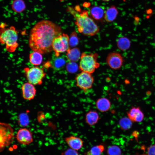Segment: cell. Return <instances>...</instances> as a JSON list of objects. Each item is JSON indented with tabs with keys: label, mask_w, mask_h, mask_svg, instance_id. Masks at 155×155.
<instances>
[{
	"label": "cell",
	"mask_w": 155,
	"mask_h": 155,
	"mask_svg": "<svg viewBox=\"0 0 155 155\" xmlns=\"http://www.w3.org/2000/svg\"><path fill=\"white\" fill-rule=\"evenodd\" d=\"M62 33L61 27L47 20L40 21L31 29L29 38V47L33 51L42 54L50 52L54 38Z\"/></svg>",
	"instance_id": "1"
},
{
	"label": "cell",
	"mask_w": 155,
	"mask_h": 155,
	"mask_svg": "<svg viewBox=\"0 0 155 155\" xmlns=\"http://www.w3.org/2000/svg\"><path fill=\"white\" fill-rule=\"evenodd\" d=\"M76 9L69 7L68 11L75 18V24L79 32L86 36H92L97 34L99 28L94 20L90 17L86 10L81 11L79 7Z\"/></svg>",
	"instance_id": "2"
},
{
	"label": "cell",
	"mask_w": 155,
	"mask_h": 155,
	"mask_svg": "<svg viewBox=\"0 0 155 155\" xmlns=\"http://www.w3.org/2000/svg\"><path fill=\"white\" fill-rule=\"evenodd\" d=\"M7 26L5 23L0 24V43L5 45L7 51L12 53L15 51L19 45L18 32L13 26Z\"/></svg>",
	"instance_id": "3"
},
{
	"label": "cell",
	"mask_w": 155,
	"mask_h": 155,
	"mask_svg": "<svg viewBox=\"0 0 155 155\" xmlns=\"http://www.w3.org/2000/svg\"><path fill=\"white\" fill-rule=\"evenodd\" d=\"M98 55L96 53H82L80 59L79 67L81 71L92 74L100 66L98 61Z\"/></svg>",
	"instance_id": "4"
},
{
	"label": "cell",
	"mask_w": 155,
	"mask_h": 155,
	"mask_svg": "<svg viewBox=\"0 0 155 155\" xmlns=\"http://www.w3.org/2000/svg\"><path fill=\"white\" fill-rule=\"evenodd\" d=\"M24 71L28 82L34 86L41 85L46 74L43 68L37 66L25 67Z\"/></svg>",
	"instance_id": "5"
},
{
	"label": "cell",
	"mask_w": 155,
	"mask_h": 155,
	"mask_svg": "<svg viewBox=\"0 0 155 155\" xmlns=\"http://www.w3.org/2000/svg\"><path fill=\"white\" fill-rule=\"evenodd\" d=\"M52 48L55 57H59L61 53L67 52L70 49L69 36L62 33L56 37L53 41Z\"/></svg>",
	"instance_id": "6"
},
{
	"label": "cell",
	"mask_w": 155,
	"mask_h": 155,
	"mask_svg": "<svg viewBox=\"0 0 155 155\" xmlns=\"http://www.w3.org/2000/svg\"><path fill=\"white\" fill-rule=\"evenodd\" d=\"M14 138L13 130L11 126L0 122V150L10 145Z\"/></svg>",
	"instance_id": "7"
},
{
	"label": "cell",
	"mask_w": 155,
	"mask_h": 155,
	"mask_svg": "<svg viewBox=\"0 0 155 155\" xmlns=\"http://www.w3.org/2000/svg\"><path fill=\"white\" fill-rule=\"evenodd\" d=\"M75 80L77 86L85 93L92 88L94 81L92 74L84 71L78 74Z\"/></svg>",
	"instance_id": "8"
},
{
	"label": "cell",
	"mask_w": 155,
	"mask_h": 155,
	"mask_svg": "<svg viewBox=\"0 0 155 155\" xmlns=\"http://www.w3.org/2000/svg\"><path fill=\"white\" fill-rule=\"evenodd\" d=\"M107 65L112 69H120L123 62V58L120 53L117 52L109 53L106 59Z\"/></svg>",
	"instance_id": "9"
},
{
	"label": "cell",
	"mask_w": 155,
	"mask_h": 155,
	"mask_svg": "<svg viewBox=\"0 0 155 155\" xmlns=\"http://www.w3.org/2000/svg\"><path fill=\"white\" fill-rule=\"evenodd\" d=\"M16 137L19 143L24 145L30 144L33 140L32 132L25 127L21 128L18 130Z\"/></svg>",
	"instance_id": "10"
},
{
	"label": "cell",
	"mask_w": 155,
	"mask_h": 155,
	"mask_svg": "<svg viewBox=\"0 0 155 155\" xmlns=\"http://www.w3.org/2000/svg\"><path fill=\"white\" fill-rule=\"evenodd\" d=\"M22 96L26 100H31L35 98L36 90L34 85L28 82L23 84L21 87Z\"/></svg>",
	"instance_id": "11"
},
{
	"label": "cell",
	"mask_w": 155,
	"mask_h": 155,
	"mask_svg": "<svg viewBox=\"0 0 155 155\" xmlns=\"http://www.w3.org/2000/svg\"><path fill=\"white\" fill-rule=\"evenodd\" d=\"M128 117L132 121L141 122L144 118V114L139 107H134L127 113Z\"/></svg>",
	"instance_id": "12"
},
{
	"label": "cell",
	"mask_w": 155,
	"mask_h": 155,
	"mask_svg": "<svg viewBox=\"0 0 155 155\" xmlns=\"http://www.w3.org/2000/svg\"><path fill=\"white\" fill-rule=\"evenodd\" d=\"M66 142L71 148L76 150L80 149L83 145V141L80 138L70 136L65 138Z\"/></svg>",
	"instance_id": "13"
},
{
	"label": "cell",
	"mask_w": 155,
	"mask_h": 155,
	"mask_svg": "<svg viewBox=\"0 0 155 155\" xmlns=\"http://www.w3.org/2000/svg\"><path fill=\"white\" fill-rule=\"evenodd\" d=\"M97 109L100 112H105L108 111L111 107V103L108 99L105 97L98 98L96 102Z\"/></svg>",
	"instance_id": "14"
},
{
	"label": "cell",
	"mask_w": 155,
	"mask_h": 155,
	"mask_svg": "<svg viewBox=\"0 0 155 155\" xmlns=\"http://www.w3.org/2000/svg\"><path fill=\"white\" fill-rule=\"evenodd\" d=\"M100 119L99 115L96 111L90 110L87 112L85 115L86 122L90 126H92L97 124Z\"/></svg>",
	"instance_id": "15"
},
{
	"label": "cell",
	"mask_w": 155,
	"mask_h": 155,
	"mask_svg": "<svg viewBox=\"0 0 155 155\" xmlns=\"http://www.w3.org/2000/svg\"><path fill=\"white\" fill-rule=\"evenodd\" d=\"M118 14L117 9L115 5H112L105 11L104 19L107 22H112L116 19Z\"/></svg>",
	"instance_id": "16"
},
{
	"label": "cell",
	"mask_w": 155,
	"mask_h": 155,
	"mask_svg": "<svg viewBox=\"0 0 155 155\" xmlns=\"http://www.w3.org/2000/svg\"><path fill=\"white\" fill-rule=\"evenodd\" d=\"M90 13L94 19L100 21L104 18L105 12L101 7L94 6L90 8Z\"/></svg>",
	"instance_id": "17"
},
{
	"label": "cell",
	"mask_w": 155,
	"mask_h": 155,
	"mask_svg": "<svg viewBox=\"0 0 155 155\" xmlns=\"http://www.w3.org/2000/svg\"><path fill=\"white\" fill-rule=\"evenodd\" d=\"M66 53V57L69 61L75 62L80 59L81 54L78 48H70Z\"/></svg>",
	"instance_id": "18"
},
{
	"label": "cell",
	"mask_w": 155,
	"mask_h": 155,
	"mask_svg": "<svg viewBox=\"0 0 155 155\" xmlns=\"http://www.w3.org/2000/svg\"><path fill=\"white\" fill-rule=\"evenodd\" d=\"M42 54L40 53L34 51L30 53L29 56L30 63L35 66L40 65L42 63L43 59Z\"/></svg>",
	"instance_id": "19"
},
{
	"label": "cell",
	"mask_w": 155,
	"mask_h": 155,
	"mask_svg": "<svg viewBox=\"0 0 155 155\" xmlns=\"http://www.w3.org/2000/svg\"><path fill=\"white\" fill-rule=\"evenodd\" d=\"M11 7L14 11L20 13L24 10L26 5L23 0H14L12 3Z\"/></svg>",
	"instance_id": "20"
},
{
	"label": "cell",
	"mask_w": 155,
	"mask_h": 155,
	"mask_svg": "<svg viewBox=\"0 0 155 155\" xmlns=\"http://www.w3.org/2000/svg\"><path fill=\"white\" fill-rule=\"evenodd\" d=\"M132 121L128 117H124L120 119L119 125L121 129L126 130L130 129L132 126Z\"/></svg>",
	"instance_id": "21"
},
{
	"label": "cell",
	"mask_w": 155,
	"mask_h": 155,
	"mask_svg": "<svg viewBox=\"0 0 155 155\" xmlns=\"http://www.w3.org/2000/svg\"><path fill=\"white\" fill-rule=\"evenodd\" d=\"M104 150V147L102 145L95 146L87 152L85 155H101Z\"/></svg>",
	"instance_id": "22"
},
{
	"label": "cell",
	"mask_w": 155,
	"mask_h": 155,
	"mask_svg": "<svg viewBox=\"0 0 155 155\" xmlns=\"http://www.w3.org/2000/svg\"><path fill=\"white\" fill-rule=\"evenodd\" d=\"M118 48L120 49L124 50L127 49L129 46V42L125 37H122L118 40L117 42Z\"/></svg>",
	"instance_id": "23"
},
{
	"label": "cell",
	"mask_w": 155,
	"mask_h": 155,
	"mask_svg": "<svg viewBox=\"0 0 155 155\" xmlns=\"http://www.w3.org/2000/svg\"><path fill=\"white\" fill-rule=\"evenodd\" d=\"M53 62V67L56 69L59 70L62 68L65 65V59L61 57H56Z\"/></svg>",
	"instance_id": "24"
},
{
	"label": "cell",
	"mask_w": 155,
	"mask_h": 155,
	"mask_svg": "<svg viewBox=\"0 0 155 155\" xmlns=\"http://www.w3.org/2000/svg\"><path fill=\"white\" fill-rule=\"evenodd\" d=\"M107 153L108 155H121V151L117 146L112 145L108 148Z\"/></svg>",
	"instance_id": "25"
},
{
	"label": "cell",
	"mask_w": 155,
	"mask_h": 155,
	"mask_svg": "<svg viewBox=\"0 0 155 155\" xmlns=\"http://www.w3.org/2000/svg\"><path fill=\"white\" fill-rule=\"evenodd\" d=\"M79 38L77 34L75 32H73L69 37V44L70 46H77L79 43Z\"/></svg>",
	"instance_id": "26"
},
{
	"label": "cell",
	"mask_w": 155,
	"mask_h": 155,
	"mask_svg": "<svg viewBox=\"0 0 155 155\" xmlns=\"http://www.w3.org/2000/svg\"><path fill=\"white\" fill-rule=\"evenodd\" d=\"M66 69L69 73H74L77 71L78 66L75 62L69 61L66 65Z\"/></svg>",
	"instance_id": "27"
},
{
	"label": "cell",
	"mask_w": 155,
	"mask_h": 155,
	"mask_svg": "<svg viewBox=\"0 0 155 155\" xmlns=\"http://www.w3.org/2000/svg\"><path fill=\"white\" fill-rule=\"evenodd\" d=\"M64 155H79V154L77 150L70 148L65 150Z\"/></svg>",
	"instance_id": "28"
},
{
	"label": "cell",
	"mask_w": 155,
	"mask_h": 155,
	"mask_svg": "<svg viewBox=\"0 0 155 155\" xmlns=\"http://www.w3.org/2000/svg\"><path fill=\"white\" fill-rule=\"evenodd\" d=\"M148 155H155V145H152L149 147L147 150Z\"/></svg>",
	"instance_id": "29"
},
{
	"label": "cell",
	"mask_w": 155,
	"mask_h": 155,
	"mask_svg": "<svg viewBox=\"0 0 155 155\" xmlns=\"http://www.w3.org/2000/svg\"><path fill=\"white\" fill-rule=\"evenodd\" d=\"M102 1H105V2H108L110 1V0H101Z\"/></svg>",
	"instance_id": "30"
}]
</instances>
